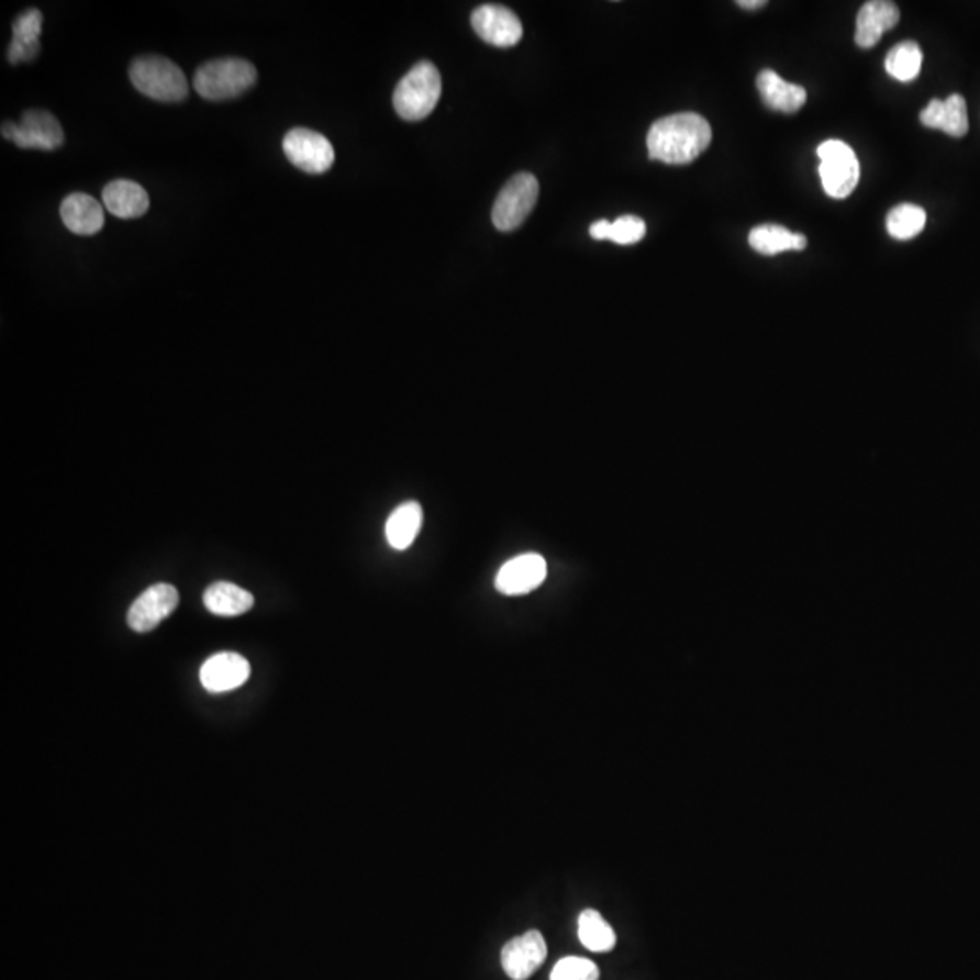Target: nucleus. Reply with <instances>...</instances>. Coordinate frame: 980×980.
<instances>
[{"label":"nucleus","mask_w":980,"mask_h":980,"mask_svg":"<svg viewBox=\"0 0 980 980\" xmlns=\"http://www.w3.org/2000/svg\"><path fill=\"white\" fill-rule=\"evenodd\" d=\"M2 136L5 141L15 142L22 149L55 152L64 144L63 125L58 124L52 113L42 110L26 111L21 124L4 122Z\"/></svg>","instance_id":"nucleus-7"},{"label":"nucleus","mask_w":980,"mask_h":980,"mask_svg":"<svg viewBox=\"0 0 980 980\" xmlns=\"http://www.w3.org/2000/svg\"><path fill=\"white\" fill-rule=\"evenodd\" d=\"M130 79L142 94L158 102H182L188 99L189 83L177 64L157 55L136 58L131 64Z\"/></svg>","instance_id":"nucleus-4"},{"label":"nucleus","mask_w":980,"mask_h":980,"mask_svg":"<svg viewBox=\"0 0 980 980\" xmlns=\"http://www.w3.org/2000/svg\"><path fill=\"white\" fill-rule=\"evenodd\" d=\"M926 225V213L923 208L913 204H901L888 214L887 230L898 241H910L917 236Z\"/></svg>","instance_id":"nucleus-25"},{"label":"nucleus","mask_w":980,"mask_h":980,"mask_svg":"<svg viewBox=\"0 0 980 980\" xmlns=\"http://www.w3.org/2000/svg\"><path fill=\"white\" fill-rule=\"evenodd\" d=\"M712 127L698 113H678L654 122L648 131V155L653 160L684 166L710 146Z\"/></svg>","instance_id":"nucleus-1"},{"label":"nucleus","mask_w":980,"mask_h":980,"mask_svg":"<svg viewBox=\"0 0 980 980\" xmlns=\"http://www.w3.org/2000/svg\"><path fill=\"white\" fill-rule=\"evenodd\" d=\"M442 97V75L431 63H417L398 82L392 104L403 121L417 122L427 119Z\"/></svg>","instance_id":"nucleus-2"},{"label":"nucleus","mask_w":980,"mask_h":980,"mask_svg":"<svg viewBox=\"0 0 980 980\" xmlns=\"http://www.w3.org/2000/svg\"><path fill=\"white\" fill-rule=\"evenodd\" d=\"M60 216L71 233L80 236H93L104 225V209L89 194L74 193L64 199Z\"/></svg>","instance_id":"nucleus-16"},{"label":"nucleus","mask_w":980,"mask_h":980,"mask_svg":"<svg viewBox=\"0 0 980 980\" xmlns=\"http://www.w3.org/2000/svg\"><path fill=\"white\" fill-rule=\"evenodd\" d=\"M921 122L929 130H940L946 135L960 138L968 133V105L960 94H949L948 99H935L921 111Z\"/></svg>","instance_id":"nucleus-15"},{"label":"nucleus","mask_w":980,"mask_h":980,"mask_svg":"<svg viewBox=\"0 0 980 980\" xmlns=\"http://www.w3.org/2000/svg\"><path fill=\"white\" fill-rule=\"evenodd\" d=\"M645 233H647V225L639 216L625 214V216H620L615 222H611L609 241L620 245L637 244V242L643 241Z\"/></svg>","instance_id":"nucleus-27"},{"label":"nucleus","mask_w":980,"mask_h":980,"mask_svg":"<svg viewBox=\"0 0 980 980\" xmlns=\"http://www.w3.org/2000/svg\"><path fill=\"white\" fill-rule=\"evenodd\" d=\"M547 943L537 929L509 940L501 949V966L512 980H527L547 959Z\"/></svg>","instance_id":"nucleus-11"},{"label":"nucleus","mask_w":980,"mask_h":980,"mask_svg":"<svg viewBox=\"0 0 980 980\" xmlns=\"http://www.w3.org/2000/svg\"><path fill=\"white\" fill-rule=\"evenodd\" d=\"M475 32L490 46L512 47L522 41V22L514 11L505 5H480L470 16Z\"/></svg>","instance_id":"nucleus-9"},{"label":"nucleus","mask_w":980,"mask_h":980,"mask_svg":"<svg viewBox=\"0 0 980 980\" xmlns=\"http://www.w3.org/2000/svg\"><path fill=\"white\" fill-rule=\"evenodd\" d=\"M751 249L761 255L773 256L782 250H803L806 247V236L788 231L787 227L776 224L757 225L748 236Z\"/></svg>","instance_id":"nucleus-22"},{"label":"nucleus","mask_w":980,"mask_h":980,"mask_svg":"<svg viewBox=\"0 0 980 980\" xmlns=\"http://www.w3.org/2000/svg\"><path fill=\"white\" fill-rule=\"evenodd\" d=\"M42 13L38 10H27L13 22V38L8 47V60L10 64L27 63L37 57L41 44Z\"/></svg>","instance_id":"nucleus-19"},{"label":"nucleus","mask_w":980,"mask_h":980,"mask_svg":"<svg viewBox=\"0 0 980 980\" xmlns=\"http://www.w3.org/2000/svg\"><path fill=\"white\" fill-rule=\"evenodd\" d=\"M539 194V183L531 172H517L503 186L494 208H492V222L495 230L509 233L520 227L527 220L532 209L536 205Z\"/></svg>","instance_id":"nucleus-6"},{"label":"nucleus","mask_w":980,"mask_h":980,"mask_svg":"<svg viewBox=\"0 0 980 980\" xmlns=\"http://www.w3.org/2000/svg\"><path fill=\"white\" fill-rule=\"evenodd\" d=\"M422 506L416 501H408L397 506L386 523L387 543L394 550H405L411 547L422 528Z\"/></svg>","instance_id":"nucleus-21"},{"label":"nucleus","mask_w":980,"mask_h":980,"mask_svg":"<svg viewBox=\"0 0 980 980\" xmlns=\"http://www.w3.org/2000/svg\"><path fill=\"white\" fill-rule=\"evenodd\" d=\"M256 83V68L244 58H219L200 66L193 86L205 100L235 99Z\"/></svg>","instance_id":"nucleus-3"},{"label":"nucleus","mask_w":980,"mask_h":980,"mask_svg":"<svg viewBox=\"0 0 980 980\" xmlns=\"http://www.w3.org/2000/svg\"><path fill=\"white\" fill-rule=\"evenodd\" d=\"M740 8H745V10H757V8H762V5L767 4L765 0H740L737 2Z\"/></svg>","instance_id":"nucleus-29"},{"label":"nucleus","mask_w":980,"mask_h":980,"mask_svg":"<svg viewBox=\"0 0 980 980\" xmlns=\"http://www.w3.org/2000/svg\"><path fill=\"white\" fill-rule=\"evenodd\" d=\"M204 605L211 614L233 617L249 612L255 605V598L236 584L216 581L205 590Z\"/></svg>","instance_id":"nucleus-20"},{"label":"nucleus","mask_w":980,"mask_h":980,"mask_svg":"<svg viewBox=\"0 0 980 980\" xmlns=\"http://www.w3.org/2000/svg\"><path fill=\"white\" fill-rule=\"evenodd\" d=\"M178 590L172 584L158 583L144 590L127 612V625L138 634L157 628L177 609Z\"/></svg>","instance_id":"nucleus-10"},{"label":"nucleus","mask_w":980,"mask_h":980,"mask_svg":"<svg viewBox=\"0 0 980 980\" xmlns=\"http://www.w3.org/2000/svg\"><path fill=\"white\" fill-rule=\"evenodd\" d=\"M547 578V561L539 554H522L509 559L495 576L501 594L522 595L537 589Z\"/></svg>","instance_id":"nucleus-12"},{"label":"nucleus","mask_w":980,"mask_h":980,"mask_svg":"<svg viewBox=\"0 0 980 980\" xmlns=\"http://www.w3.org/2000/svg\"><path fill=\"white\" fill-rule=\"evenodd\" d=\"M600 968L584 957H565L554 966L550 980H598Z\"/></svg>","instance_id":"nucleus-26"},{"label":"nucleus","mask_w":980,"mask_h":980,"mask_svg":"<svg viewBox=\"0 0 980 980\" xmlns=\"http://www.w3.org/2000/svg\"><path fill=\"white\" fill-rule=\"evenodd\" d=\"M609 231H611V222L609 220H598L590 225V236L594 241H609Z\"/></svg>","instance_id":"nucleus-28"},{"label":"nucleus","mask_w":980,"mask_h":980,"mask_svg":"<svg viewBox=\"0 0 980 980\" xmlns=\"http://www.w3.org/2000/svg\"><path fill=\"white\" fill-rule=\"evenodd\" d=\"M818 175L826 193L832 199H846L859 183V160L856 153L843 141H826L818 146Z\"/></svg>","instance_id":"nucleus-5"},{"label":"nucleus","mask_w":980,"mask_h":980,"mask_svg":"<svg viewBox=\"0 0 980 980\" xmlns=\"http://www.w3.org/2000/svg\"><path fill=\"white\" fill-rule=\"evenodd\" d=\"M578 937L584 948L595 954L611 951L615 946L614 929L595 910H584L579 915Z\"/></svg>","instance_id":"nucleus-23"},{"label":"nucleus","mask_w":980,"mask_h":980,"mask_svg":"<svg viewBox=\"0 0 980 980\" xmlns=\"http://www.w3.org/2000/svg\"><path fill=\"white\" fill-rule=\"evenodd\" d=\"M102 200L111 214L119 219H138L149 209L146 189L131 180H113L102 191Z\"/></svg>","instance_id":"nucleus-18"},{"label":"nucleus","mask_w":980,"mask_h":980,"mask_svg":"<svg viewBox=\"0 0 980 980\" xmlns=\"http://www.w3.org/2000/svg\"><path fill=\"white\" fill-rule=\"evenodd\" d=\"M282 147L287 160L292 166L311 172V175L328 171L333 166V144L324 135H320L319 131L308 130V127H294V130L287 131Z\"/></svg>","instance_id":"nucleus-8"},{"label":"nucleus","mask_w":980,"mask_h":980,"mask_svg":"<svg viewBox=\"0 0 980 980\" xmlns=\"http://www.w3.org/2000/svg\"><path fill=\"white\" fill-rule=\"evenodd\" d=\"M899 19H901V11L895 2H890V0L866 2L857 16V46L862 49L876 46L884 33L898 26Z\"/></svg>","instance_id":"nucleus-14"},{"label":"nucleus","mask_w":980,"mask_h":980,"mask_svg":"<svg viewBox=\"0 0 980 980\" xmlns=\"http://www.w3.org/2000/svg\"><path fill=\"white\" fill-rule=\"evenodd\" d=\"M757 89L762 102L781 113H795L806 102V89L803 86L782 80L772 69H762L757 75Z\"/></svg>","instance_id":"nucleus-17"},{"label":"nucleus","mask_w":980,"mask_h":980,"mask_svg":"<svg viewBox=\"0 0 980 980\" xmlns=\"http://www.w3.org/2000/svg\"><path fill=\"white\" fill-rule=\"evenodd\" d=\"M884 68L890 77L901 82L917 79L923 68V52L917 42L906 41L893 46L884 60Z\"/></svg>","instance_id":"nucleus-24"},{"label":"nucleus","mask_w":980,"mask_h":980,"mask_svg":"<svg viewBox=\"0 0 980 980\" xmlns=\"http://www.w3.org/2000/svg\"><path fill=\"white\" fill-rule=\"evenodd\" d=\"M250 667L241 654L220 653L209 657L200 668V681L211 694H224L238 689L249 679Z\"/></svg>","instance_id":"nucleus-13"}]
</instances>
